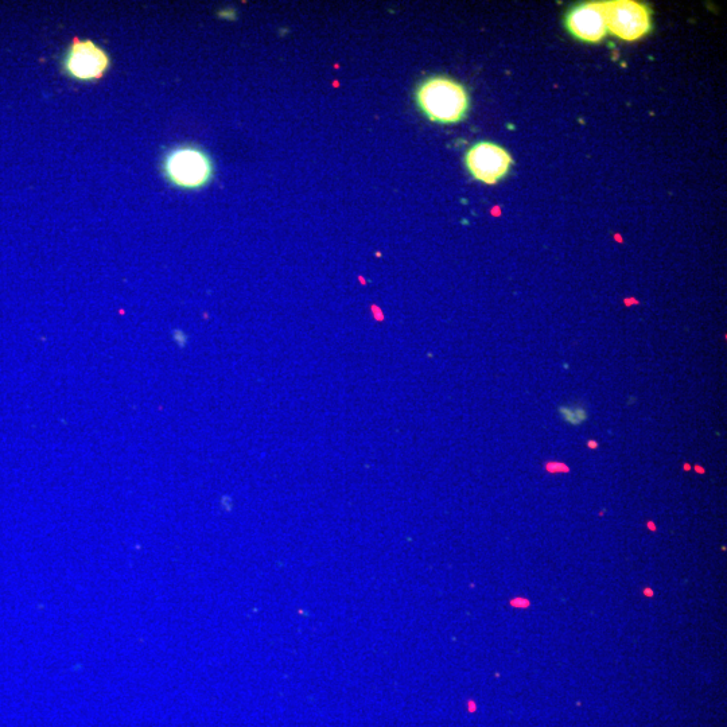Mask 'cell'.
<instances>
[{
    "label": "cell",
    "instance_id": "1",
    "mask_svg": "<svg viewBox=\"0 0 727 727\" xmlns=\"http://www.w3.org/2000/svg\"><path fill=\"white\" fill-rule=\"evenodd\" d=\"M415 99L422 114L430 122L439 124L462 122L470 108L468 89L445 76L430 77L423 81L415 93Z\"/></svg>",
    "mask_w": 727,
    "mask_h": 727
},
{
    "label": "cell",
    "instance_id": "2",
    "mask_svg": "<svg viewBox=\"0 0 727 727\" xmlns=\"http://www.w3.org/2000/svg\"><path fill=\"white\" fill-rule=\"evenodd\" d=\"M161 169L166 181L181 190L204 189L215 176L211 155L194 145L171 147L162 157Z\"/></svg>",
    "mask_w": 727,
    "mask_h": 727
},
{
    "label": "cell",
    "instance_id": "3",
    "mask_svg": "<svg viewBox=\"0 0 727 727\" xmlns=\"http://www.w3.org/2000/svg\"><path fill=\"white\" fill-rule=\"evenodd\" d=\"M112 58L103 46L92 40L73 38L61 61L62 72L79 83H97L106 77Z\"/></svg>",
    "mask_w": 727,
    "mask_h": 727
},
{
    "label": "cell",
    "instance_id": "4",
    "mask_svg": "<svg viewBox=\"0 0 727 727\" xmlns=\"http://www.w3.org/2000/svg\"><path fill=\"white\" fill-rule=\"evenodd\" d=\"M608 34L625 42H636L647 37L653 29L652 11L636 0H609L602 2Z\"/></svg>",
    "mask_w": 727,
    "mask_h": 727
},
{
    "label": "cell",
    "instance_id": "5",
    "mask_svg": "<svg viewBox=\"0 0 727 727\" xmlns=\"http://www.w3.org/2000/svg\"><path fill=\"white\" fill-rule=\"evenodd\" d=\"M465 166L473 180L496 185L508 176L513 166L512 155L493 142H478L465 154Z\"/></svg>",
    "mask_w": 727,
    "mask_h": 727
},
{
    "label": "cell",
    "instance_id": "6",
    "mask_svg": "<svg viewBox=\"0 0 727 727\" xmlns=\"http://www.w3.org/2000/svg\"><path fill=\"white\" fill-rule=\"evenodd\" d=\"M567 31L575 40L598 44L608 36L602 2H587L573 7L565 18Z\"/></svg>",
    "mask_w": 727,
    "mask_h": 727
},
{
    "label": "cell",
    "instance_id": "7",
    "mask_svg": "<svg viewBox=\"0 0 727 727\" xmlns=\"http://www.w3.org/2000/svg\"><path fill=\"white\" fill-rule=\"evenodd\" d=\"M558 411L563 421L570 426H581L589 419V411L583 403L563 404L558 407Z\"/></svg>",
    "mask_w": 727,
    "mask_h": 727
},
{
    "label": "cell",
    "instance_id": "8",
    "mask_svg": "<svg viewBox=\"0 0 727 727\" xmlns=\"http://www.w3.org/2000/svg\"><path fill=\"white\" fill-rule=\"evenodd\" d=\"M544 468H546L547 473L550 474L570 473V468L565 464V462L548 461Z\"/></svg>",
    "mask_w": 727,
    "mask_h": 727
},
{
    "label": "cell",
    "instance_id": "9",
    "mask_svg": "<svg viewBox=\"0 0 727 727\" xmlns=\"http://www.w3.org/2000/svg\"><path fill=\"white\" fill-rule=\"evenodd\" d=\"M511 605L515 606V608L524 609L530 606V601L526 600V598H515V600H512Z\"/></svg>",
    "mask_w": 727,
    "mask_h": 727
},
{
    "label": "cell",
    "instance_id": "10",
    "mask_svg": "<svg viewBox=\"0 0 727 727\" xmlns=\"http://www.w3.org/2000/svg\"><path fill=\"white\" fill-rule=\"evenodd\" d=\"M587 447H589V449H592V450H597L598 442L596 441V439H590V441L587 442Z\"/></svg>",
    "mask_w": 727,
    "mask_h": 727
},
{
    "label": "cell",
    "instance_id": "11",
    "mask_svg": "<svg viewBox=\"0 0 727 727\" xmlns=\"http://www.w3.org/2000/svg\"><path fill=\"white\" fill-rule=\"evenodd\" d=\"M694 469H695V472H697L699 474H705V469H703L702 466L697 465V466H695Z\"/></svg>",
    "mask_w": 727,
    "mask_h": 727
},
{
    "label": "cell",
    "instance_id": "12",
    "mask_svg": "<svg viewBox=\"0 0 727 727\" xmlns=\"http://www.w3.org/2000/svg\"><path fill=\"white\" fill-rule=\"evenodd\" d=\"M647 526H648L649 530H651V531L657 530V527L655 526V523H653V522H648Z\"/></svg>",
    "mask_w": 727,
    "mask_h": 727
},
{
    "label": "cell",
    "instance_id": "13",
    "mask_svg": "<svg viewBox=\"0 0 727 727\" xmlns=\"http://www.w3.org/2000/svg\"><path fill=\"white\" fill-rule=\"evenodd\" d=\"M684 472H690L692 469V466L690 464H684L683 465Z\"/></svg>",
    "mask_w": 727,
    "mask_h": 727
},
{
    "label": "cell",
    "instance_id": "14",
    "mask_svg": "<svg viewBox=\"0 0 727 727\" xmlns=\"http://www.w3.org/2000/svg\"><path fill=\"white\" fill-rule=\"evenodd\" d=\"M644 594H645V596H648V597H652L653 596V592H652L651 589H645L644 590Z\"/></svg>",
    "mask_w": 727,
    "mask_h": 727
}]
</instances>
